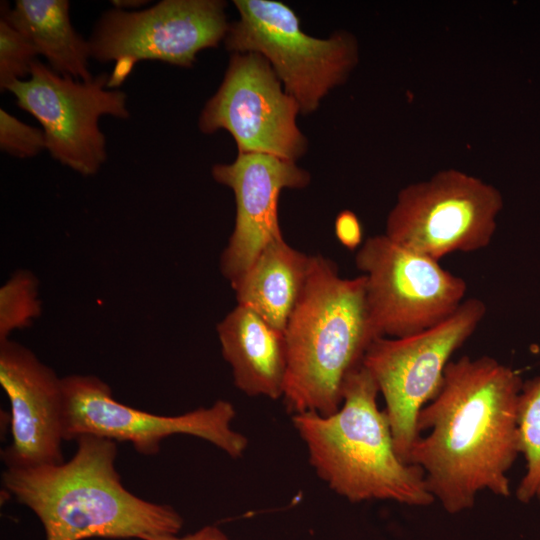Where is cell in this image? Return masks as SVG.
Instances as JSON below:
<instances>
[{"mask_svg": "<svg viewBox=\"0 0 540 540\" xmlns=\"http://www.w3.org/2000/svg\"><path fill=\"white\" fill-rule=\"evenodd\" d=\"M522 385L517 371L490 356L465 355L447 364L437 395L418 415L419 434L430 432L418 437L409 456L446 512L472 508L482 490L510 495Z\"/></svg>", "mask_w": 540, "mask_h": 540, "instance_id": "1", "label": "cell"}, {"mask_svg": "<svg viewBox=\"0 0 540 540\" xmlns=\"http://www.w3.org/2000/svg\"><path fill=\"white\" fill-rule=\"evenodd\" d=\"M67 462L6 468L4 488L39 519L45 540H149L178 535L182 516L170 505L125 488L116 469L115 441L82 436Z\"/></svg>", "mask_w": 540, "mask_h": 540, "instance_id": "2", "label": "cell"}, {"mask_svg": "<svg viewBox=\"0 0 540 540\" xmlns=\"http://www.w3.org/2000/svg\"><path fill=\"white\" fill-rule=\"evenodd\" d=\"M365 285L364 275L340 277L332 261L312 255L305 287L284 330L282 397L292 414L328 416L341 407L347 376L377 339Z\"/></svg>", "mask_w": 540, "mask_h": 540, "instance_id": "3", "label": "cell"}, {"mask_svg": "<svg viewBox=\"0 0 540 540\" xmlns=\"http://www.w3.org/2000/svg\"><path fill=\"white\" fill-rule=\"evenodd\" d=\"M379 388L363 363L346 378L337 412L293 414V426L306 445L310 465L338 495L351 502L392 500L428 506L423 470L397 455Z\"/></svg>", "mask_w": 540, "mask_h": 540, "instance_id": "4", "label": "cell"}, {"mask_svg": "<svg viewBox=\"0 0 540 540\" xmlns=\"http://www.w3.org/2000/svg\"><path fill=\"white\" fill-rule=\"evenodd\" d=\"M233 3L239 19L229 23L225 48L232 54L263 56L302 114L317 110L322 99L345 82L358 62L357 41L347 32H335L326 39L308 35L295 11L280 1Z\"/></svg>", "mask_w": 540, "mask_h": 540, "instance_id": "5", "label": "cell"}, {"mask_svg": "<svg viewBox=\"0 0 540 540\" xmlns=\"http://www.w3.org/2000/svg\"><path fill=\"white\" fill-rule=\"evenodd\" d=\"M486 312L481 299L468 298L438 325L403 338H377L366 351L363 365L385 399L395 451L403 462L410 464L412 446L420 436L419 412L437 395L451 356L473 335Z\"/></svg>", "mask_w": 540, "mask_h": 540, "instance_id": "6", "label": "cell"}, {"mask_svg": "<svg viewBox=\"0 0 540 540\" xmlns=\"http://www.w3.org/2000/svg\"><path fill=\"white\" fill-rule=\"evenodd\" d=\"M503 205V196L493 185L463 171L442 170L399 191L384 234L440 261L454 252L486 248Z\"/></svg>", "mask_w": 540, "mask_h": 540, "instance_id": "7", "label": "cell"}, {"mask_svg": "<svg viewBox=\"0 0 540 540\" xmlns=\"http://www.w3.org/2000/svg\"><path fill=\"white\" fill-rule=\"evenodd\" d=\"M366 281V301L377 338L411 336L450 317L465 300L466 281L439 261L385 234L368 237L355 256Z\"/></svg>", "mask_w": 540, "mask_h": 540, "instance_id": "8", "label": "cell"}, {"mask_svg": "<svg viewBox=\"0 0 540 540\" xmlns=\"http://www.w3.org/2000/svg\"><path fill=\"white\" fill-rule=\"evenodd\" d=\"M62 384L64 441L95 436L129 442L145 456L156 455L161 442L175 434L206 440L232 458L242 456L247 448V438L232 427L236 412L226 400L181 415L165 416L118 402L110 386L95 375H68L62 377Z\"/></svg>", "mask_w": 540, "mask_h": 540, "instance_id": "9", "label": "cell"}, {"mask_svg": "<svg viewBox=\"0 0 540 540\" xmlns=\"http://www.w3.org/2000/svg\"><path fill=\"white\" fill-rule=\"evenodd\" d=\"M220 0H163L139 12H105L89 40L91 57L114 62L108 88L119 86L143 60L192 67L197 54L224 40L229 23Z\"/></svg>", "mask_w": 540, "mask_h": 540, "instance_id": "10", "label": "cell"}, {"mask_svg": "<svg viewBox=\"0 0 540 540\" xmlns=\"http://www.w3.org/2000/svg\"><path fill=\"white\" fill-rule=\"evenodd\" d=\"M108 81L106 73L88 81L76 80L36 59L29 78L13 82L7 90L41 124L50 155L81 175L91 176L107 156L100 117H129L126 94L107 89Z\"/></svg>", "mask_w": 540, "mask_h": 540, "instance_id": "11", "label": "cell"}, {"mask_svg": "<svg viewBox=\"0 0 540 540\" xmlns=\"http://www.w3.org/2000/svg\"><path fill=\"white\" fill-rule=\"evenodd\" d=\"M299 113V104L263 56L234 53L198 126L205 134L220 129L229 132L238 153H263L296 162L308 148L297 126Z\"/></svg>", "mask_w": 540, "mask_h": 540, "instance_id": "12", "label": "cell"}, {"mask_svg": "<svg viewBox=\"0 0 540 540\" xmlns=\"http://www.w3.org/2000/svg\"><path fill=\"white\" fill-rule=\"evenodd\" d=\"M0 385L11 408V443L1 452L6 468L64 462L62 378L29 348L0 342Z\"/></svg>", "mask_w": 540, "mask_h": 540, "instance_id": "13", "label": "cell"}, {"mask_svg": "<svg viewBox=\"0 0 540 540\" xmlns=\"http://www.w3.org/2000/svg\"><path fill=\"white\" fill-rule=\"evenodd\" d=\"M211 174L235 197V225L220 257V271L231 285L269 243L283 238L280 192L306 187L310 174L294 161L263 153H238L233 162L214 165Z\"/></svg>", "mask_w": 540, "mask_h": 540, "instance_id": "14", "label": "cell"}, {"mask_svg": "<svg viewBox=\"0 0 540 540\" xmlns=\"http://www.w3.org/2000/svg\"><path fill=\"white\" fill-rule=\"evenodd\" d=\"M217 335L239 390L273 400L283 396L287 372L284 331L252 309L237 304L218 323Z\"/></svg>", "mask_w": 540, "mask_h": 540, "instance_id": "15", "label": "cell"}, {"mask_svg": "<svg viewBox=\"0 0 540 540\" xmlns=\"http://www.w3.org/2000/svg\"><path fill=\"white\" fill-rule=\"evenodd\" d=\"M311 257L291 247L284 238L269 243L231 284L237 304L284 331L305 287Z\"/></svg>", "mask_w": 540, "mask_h": 540, "instance_id": "16", "label": "cell"}, {"mask_svg": "<svg viewBox=\"0 0 540 540\" xmlns=\"http://www.w3.org/2000/svg\"><path fill=\"white\" fill-rule=\"evenodd\" d=\"M1 16L26 36L55 72L76 80L93 78L89 72V41L73 28L67 0H17L1 5Z\"/></svg>", "mask_w": 540, "mask_h": 540, "instance_id": "17", "label": "cell"}, {"mask_svg": "<svg viewBox=\"0 0 540 540\" xmlns=\"http://www.w3.org/2000/svg\"><path fill=\"white\" fill-rule=\"evenodd\" d=\"M519 450L526 472L516 489L521 503L540 500V376L523 382L517 408Z\"/></svg>", "mask_w": 540, "mask_h": 540, "instance_id": "18", "label": "cell"}, {"mask_svg": "<svg viewBox=\"0 0 540 540\" xmlns=\"http://www.w3.org/2000/svg\"><path fill=\"white\" fill-rule=\"evenodd\" d=\"M39 283L33 273L17 270L0 289V342L30 326L41 315Z\"/></svg>", "mask_w": 540, "mask_h": 540, "instance_id": "19", "label": "cell"}, {"mask_svg": "<svg viewBox=\"0 0 540 540\" xmlns=\"http://www.w3.org/2000/svg\"><path fill=\"white\" fill-rule=\"evenodd\" d=\"M38 55L35 47L6 18L0 20V88L30 76L31 66Z\"/></svg>", "mask_w": 540, "mask_h": 540, "instance_id": "20", "label": "cell"}, {"mask_svg": "<svg viewBox=\"0 0 540 540\" xmlns=\"http://www.w3.org/2000/svg\"><path fill=\"white\" fill-rule=\"evenodd\" d=\"M0 147L19 158L33 157L46 149L43 130L30 126L0 109Z\"/></svg>", "mask_w": 540, "mask_h": 540, "instance_id": "21", "label": "cell"}, {"mask_svg": "<svg viewBox=\"0 0 540 540\" xmlns=\"http://www.w3.org/2000/svg\"><path fill=\"white\" fill-rule=\"evenodd\" d=\"M335 234L348 249H355L362 241V227L357 216L349 210L341 211L335 220Z\"/></svg>", "mask_w": 540, "mask_h": 540, "instance_id": "22", "label": "cell"}, {"mask_svg": "<svg viewBox=\"0 0 540 540\" xmlns=\"http://www.w3.org/2000/svg\"><path fill=\"white\" fill-rule=\"evenodd\" d=\"M149 540H230L226 534L216 526H204L201 529L184 535H169L154 537Z\"/></svg>", "mask_w": 540, "mask_h": 540, "instance_id": "23", "label": "cell"}, {"mask_svg": "<svg viewBox=\"0 0 540 540\" xmlns=\"http://www.w3.org/2000/svg\"><path fill=\"white\" fill-rule=\"evenodd\" d=\"M112 3H114V5H115L118 9H122V7H135V6H139V5H141L142 3H146V1H120V0H117V1H113Z\"/></svg>", "mask_w": 540, "mask_h": 540, "instance_id": "24", "label": "cell"}]
</instances>
